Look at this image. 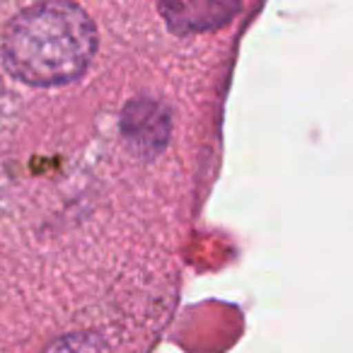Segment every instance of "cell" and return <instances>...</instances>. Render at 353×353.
I'll list each match as a JSON object with an SVG mask.
<instances>
[{"mask_svg":"<svg viewBox=\"0 0 353 353\" xmlns=\"http://www.w3.org/2000/svg\"><path fill=\"white\" fill-rule=\"evenodd\" d=\"M172 119L162 102L152 97H138L126 104L121 119L123 138L138 155L152 157L167 145Z\"/></svg>","mask_w":353,"mask_h":353,"instance_id":"7a4b0ae2","label":"cell"},{"mask_svg":"<svg viewBox=\"0 0 353 353\" xmlns=\"http://www.w3.org/2000/svg\"><path fill=\"white\" fill-rule=\"evenodd\" d=\"M41 353H109V346L94 332H73L51 341Z\"/></svg>","mask_w":353,"mask_h":353,"instance_id":"3957f363","label":"cell"},{"mask_svg":"<svg viewBox=\"0 0 353 353\" xmlns=\"http://www.w3.org/2000/svg\"><path fill=\"white\" fill-rule=\"evenodd\" d=\"M97 51V30L75 3L49 0L17 12L3 34V63L17 80L54 88L78 80Z\"/></svg>","mask_w":353,"mask_h":353,"instance_id":"6da1fadb","label":"cell"}]
</instances>
